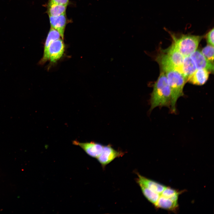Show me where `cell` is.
<instances>
[{
	"mask_svg": "<svg viewBox=\"0 0 214 214\" xmlns=\"http://www.w3.org/2000/svg\"><path fill=\"white\" fill-rule=\"evenodd\" d=\"M161 69L165 73L170 88L171 95L170 108L171 112L174 113L176 111L177 100L180 97L184 95L183 88L187 81L183 75L174 69L164 67Z\"/></svg>",
	"mask_w": 214,
	"mask_h": 214,
	"instance_id": "cell-2",
	"label": "cell"
},
{
	"mask_svg": "<svg viewBox=\"0 0 214 214\" xmlns=\"http://www.w3.org/2000/svg\"><path fill=\"white\" fill-rule=\"evenodd\" d=\"M65 46L63 40L60 38L53 42L48 49L46 62L50 60L55 63L60 59L64 51Z\"/></svg>",
	"mask_w": 214,
	"mask_h": 214,
	"instance_id": "cell-6",
	"label": "cell"
},
{
	"mask_svg": "<svg viewBox=\"0 0 214 214\" xmlns=\"http://www.w3.org/2000/svg\"><path fill=\"white\" fill-rule=\"evenodd\" d=\"M193 60L197 69H204L210 73H213L214 63L207 60L201 53L196 50L190 55Z\"/></svg>",
	"mask_w": 214,
	"mask_h": 214,
	"instance_id": "cell-9",
	"label": "cell"
},
{
	"mask_svg": "<svg viewBox=\"0 0 214 214\" xmlns=\"http://www.w3.org/2000/svg\"><path fill=\"white\" fill-rule=\"evenodd\" d=\"M208 44L214 46V28L210 30L205 36Z\"/></svg>",
	"mask_w": 214,
	"mask_h": 214,
	"instance_id": "cell-16",
	"label": "cell"
},
{
	"mask_svg": "<svg viewBox=\"0 0 214 214\" xmlns=\"http://www.w3.org/2000/svg\"><path fill=\"white\" fill-rule=\"evenodd\" d=\"M124 154L123 152L117 150L111 145L108 144L104 146L102 152L97 159L102 166L104 167L116 158L121 157Z\"/></svg>",
	"mask_w": 214,
	"mask_h": 214,
	"instance_id": "cell-7",
	"label": "cell"
},
{
	"mask_svg": "<svg viewBox=\"0 0 214 214\" xmlns=\"http://www.w3.org/2000/svg\"><path fill=\"white\" fill-rule=\"evenodd\" d=\"M168 31L175 48L184 57L189 56L197 50L204 36L178 34Z\"/></svg>",
	"mask_w": 214,
	"mask_h": 214,
	"instance_id": "cell-3",
	"label": "cell"
},
{
	"mask_svg": "<svg viewBox=\"0 0 214 214\" xmlns=\"http://www.w3.org/2000/svg\"><path fill=\"white\" fill-rule=\"evenodd\" d=\"M138 178L137 181L139 184L144 185L156 193L159 198L158 202L169 198L168 186L147 178L139 174H138Z\"/></svg>",
	"mask_w": 214,
	"mask_h": 214,
	"instance_id": "cell-5",
	"label": "cell"
},
{
	"mask_svg": "<svg viewBox=\"0 0 214 214\" xmlns=\"http://www.w3.org/2000/svg\"><path fill=\"white\" fill-rule=\"evenodd\" d=\"M196 69L195 63L190 56H185L180 73L184 76L187 82L189 78Z\"/></svg>",
	"mask_w": 214,
	"mask_h": 214,
	"instance_id": "cell-12",
	"label": "cell"
},
{
	"mask_svg": "<svg viewBox=\"0 0 214 214\" xmlns=\"http://www.w3.org/2000/svg\"><path fill=\"white\" fill-rule=\"evenodd\" d=\"M73 144L81 147L90 156L97 158L103 150L104 146L101 144L94 141L81 142L74 140L73 141Z\"/></svg>",
	"mask_w": 214,
	"mask_h": 214,
	"instance_id": "cell-8",
	"label": "cell"
},
{
	"mask_svg": "<svg viewBox=\"0 0 214 214\" xmlns=\"http://www.w3.org/2000/svg\"><path fill=\"white\" fill-rule=\"evenodd\" d=\"M210 73L204 69H197L189 78L187 81L194 85H203L207 80Z\"/></svg>",
	"mask_w": 214,
	"mask_h": 214,
	"instance_id": "cell-11",
	"label": "cell"
},
{
	"mask_svg": "<svg viewBox=\"0 0 214 214\" xmlns=\"http://www.w3.org/2000/svg\"><path fill=\"white\" fill-rule=\"evenodd\" d=\"M184 57L172 44L166 50H162L155 60L160 68L170 67L180 72Z\"/></svg>",
	"mask_w": 214,
	"mask_h": 214,
	"instance_id": "cell-4",
	"label": "cell"
},
{
	"mask_svg": "<svg viewBox=\"0 0 214 214\" xmlns=\"http://www.w3.org/2000/svg\"><path fill=\"white\" fill-rule=\"evenodd\" d=\"M61 37L57 31L53 28H51L45 42L43 57L39 62L40 64H43L46 62V58L49 47L53 42L60 39Z\"/></svg>",
	"mask_w": 214,
	"mask_h": 214,
	"instance_id": "cell-13",
	"label": "cell"
},
{
	"mask_svg": "<svg viewBox=\"0 0 214 214\" xmlns=\"http://www.w3.org/2000/svg\"><path fill=\"white\" fill-rule=\"evenodd\" d=\"M150 95V111L157 107L170 108L171 89L166 74L163 71H160L157 80L153 86V89Z\"/></svg>",
	"mask_w": 214,
	"mask_h": 214,
	"instance_id": "cell-1",
	"label": "cell"
},
{
	"mask_svg": "<svg viewBox=\"0 0 214 214\" xmlns=\"http://www.w3.org/2000/svg\"><path fill=\"white\" fill-rule=\"evenodd\" d=\"M67 5L56 4L51 1L48 4V13L49 16L56 17L65 13Z\"/></svg>",
	"mask_w": 214,
	"mask_h": 214,
	"instance_id": "cell-14",
	"label": "cell"
},
{
	"mask_svg": "<svg viewBox=\"0 0 214 214\" xmlns=\"http://www.w3.org/2000/svg\"><path fill=\"white\" fill-rule=\"evenodd\" d=\"M51 28L57 31L63 40L67 19L65 13L56 17L49 16Z\"/></svg>",
	"mask_w": 214,
	"mask_h": 214,
	"instance_id": "cell-10",
	"label": "cell"
},
{
	"mask_svg": "<svg viewBox=\"0 0 214 214\" xmlns=\"http://www.w3.org/2000/svg\"><path fill=\"white\" fill-rule=\"evenodd\" d=\"M50 1L56 4L65 5H67L69 1V0H50Z\"/></svg>",
	"mask_w": 214,
	"mask_h": 214,
	"instance_id": "cell-17",
	"label": "cell"
},
{
	"mask_svg": "<svg viewBox=\"0 0 214 214\" xmlns=\"http://www.w3.org/2000/svg\"><path fill=\"white\" fill-rule=\"evenodd\" d=\"M201 52L207 60L213 63V46L207 44V45L202 48Z\"/></svg>",
	"mask_w": 214,
	"mask_h": 214,
	"instance_id": "cell-15",
	"label": "cell"
}]
</instances>
